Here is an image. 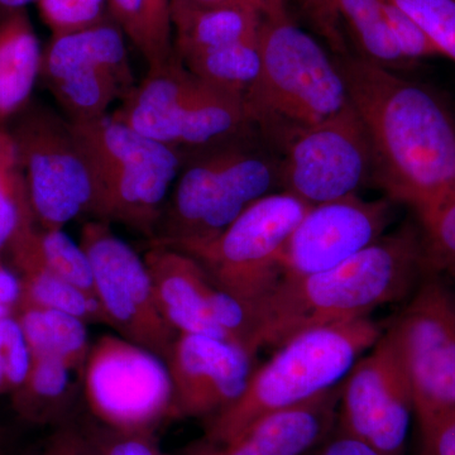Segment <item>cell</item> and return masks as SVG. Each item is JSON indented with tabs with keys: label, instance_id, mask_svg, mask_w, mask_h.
Instances as JSON below:
<instances>
[{
	"label": "cell",
	"instance_id": "1",
	"mask_svg": "<svg viewBox=\"0 0 455 455\" xmlns=\"http://www.w3.org/2000/svg\"><path fill=\"white\" fill-rule=\"evenodd\" d=\"M372 156V182L395 204L429 218L447 196L455 112L438 92L361 56L335 59Z\"/></svg>",
	"mask_w": 455,
	"mask_h": 455
},
{
	"label": "cell",
	"instance_id": "2",
	"mask_svg": "<svg viewBox=\"0 0 455 455\" xmlns=\"http://www.w3.org/2000/svg\"><path fill=\"white\" fill-rule=\"evenodd\" d=\"M427 274L420 226L409 221L333 268L283 278L265 300L251 307L254 352L405 300Z\"/></svg>",
	"mask_w": 455,
	"mask_h": 455
},
{
	"label": "cell",
	"instance_id": "3",
	"mask_svg": "<svg viewBox=\"0 0 455 455\" xmlns=\"http://www.w3.org/2000/svg\"><path fill=\"white\" fill-rule=\"evenodd\" d=\"M185 154L152 243L179 251L205 243L280 191V154L256 128Z\"/></svg>",
	"mask_w": 455,
	"mask_h": 455
},
{
	"label": "cell",
	"instance_id": "4",
	"mask_svg": "<svg viewBox=\"0 0 455 455\" xmlns=\"http://www.w3.org/2000/svg\"><path fill=\"white\" fill-rule=\"evenodd\" d=\"M383 331L370 317H362L293 335L254 370L235 403L204 420L203 438L224 442L260 418L301 405L337 387Z\"/></svg>",
	"mask_w": 455,
	"mask_h": 455
},
{
	"label": "cell",
	"instance_id": "5",
	"mask_svg": "<svg viewBox=\"0 0 455 455\" xmlns=\"http://www.w3.org/2000/svg\"><path fill=\"white\" fill-rule=\"evenodd\" d=\"M259 77L244 95L248 118L266 140L281 131L325 121L348 107L335 60L296 25L284 2L263 13Z\"/></svg>",
	"mask_w": 455,
	"mask_h": 455
},
{
	"label": "cell",
	"instance_id": "6",
	"mask_svg": "<svg viewBox=\"0 0 455 455\" xmlns=\"http://www.w3.org/2000/svg\"><path fill=\"white\" fill-rule=\"evenodd\" d=\"M71 125L94 179L92 220L122 224L154 241L187 154L112 114Z\"/></svg>",
	"mask_w": 455,
	"mask_h": 455
},
{
	"label": "cell",
	"instance_id": "7",
	"mask_svg": "<svg viewBox=\"0 0 455 455\" xmlns=\"http://www.w3.org/2000/svg\"><path fill=\"white\" fill-rule=\"evenodd\" d=\"M112 116L143 136L182 152L254 128L243 99L202 82L176 55L166 64L149 68Z\"/></svg>",
	"mask_w": 455,
	"mask_h": 455
},
{
	"label": "cell",
	"instance_id": "8",
	"mask_svg": "<svg viewBox=\"0 0 455 455\" xmlns=\"http://www.w3.org/2000/svg\"><path fill=\"white\" fill-rule=\"evenodd\" d=\"M310 208L276 191L252 204L220 235L181 252L196 259L215 286L254 307L283 280L284 245Z\"/></svg>",
	"mask_w": 455,
	"mask_h": 455
},
{
	"label": "cell",
	"instance_id": "9",
	"mask_svg": "<svg viewBox=\"0 0 455 455\" xmlns=\"http://www.w3.org/2000/svg\"><path fill=\"white\" fill-rule=\"evenodd\" d=\"M12 122L8 132L42 229H64L83 215L92 217L94 179L70 121L29 104Z\"/></svg>",
	"mask_w": 455,
	"mask_h": 455
},
{
	"label": "cell",
	"instance_id": "10",
	"mask_svg": "<svg viewBox=\"0 0 455 455\" xmlns=\"http://www.w3.org/2000/svg\"><path fill=\"white\" fill-rule=\"evenodd\" d=\"M267 142L280 154V191L311 206L355 196L372 181L370 142L350 104L316 124L281 131Z\"/></svg>",
	"mask_w": 455,
	"mask_h": 455
},
{
	"label": "cell",
	"instance_id": "11",
	"mask_svg": "<svg viewBox=\"0 0 455 455\" xmlns=\"http://www.w3.org/2000/svg\"><path fill=\"white\" fill-rule=\"evenodd\" d=\"M84 403L100 423L125 430H157L173 420L166 362L121 335H103L90 347Z\"/></svg>",
	"mask_w": 455,
	"mask_h": 455
},
{
	"label": "cell",
	"instance_id": "12",
	"mask_svg": "<svg viewBox=\"0 0 455 455\" xmlns=\"http://www.w3.org/2000/svg\"><path fill=\"white\" fill-rule=\"evenodd\" d=\"M125 37L113 18L51 37L42 52L40 77L68 121L107 116L114 101L123 100L136 86Z\"/></svg>",
	"mask_w": 455,
	"mask_h": 455
},
{
	"label": "cell",
	"instance_id": "13",
	"mask_svg": "<svg viewBox=\"0 0 455 455\" xmlns=\"http://www.w3.org/2000/svg\"><path fill=\"white\" fill-rule=\"evenodd\" d=\"M411 383L419 425L455 410V286L427 274L387 328Z\"/></svg>",
	"mask_w": 455,
	"mask_h": 455
},
{
	"label": "cell",
	"instance_id": "14",
	"mask_svg": "<svg viewBox=\"0 0 455 455\" xmlns=\"http://www.w3.org/2000/svg\"><path fill=\"white\" fill-rule=\"evenodd\" d=\"M79 243L92 266L106 324L167 362L179 333L161 314L145 259L103 220L84 224Z\"/></svg>",
	"mask_w": 455,
	"mask_h": 455
},
{
	"label": "cell",
	"instance_id": "15",
	"mask_svg": "<svg viewBox=\"0 0 455 455\" xmlns=\"http://www.w3.org/2000/svg\"><path fill=\"white\" fill-rule=\"evenodd\" d=\"M412 415L411 383L394 338L383 331L340 386V433L383 455H405Z\"/></svg>",
	"mask_w": 455,
	"mask_h": 455
},
{
	"label": "cell",
	"instance_id": "16",
	"mask_svg": "<svg viewBox=\"0 0 455 455\" xmlns=\"http://www.w3.org/2000/svg\"><path fill=\"white\" fill-rule=\"evenodd\" d=\"M394 205L355 194L311 206L284 245L283 278L326 271L370 247L387 232Z\"/></svg>",
	"mask_w": 455,
	"mask_h": 455
},
{
	"label": "cell",
	"instance_id": "17",
	"mask_svg": "<svg viewBox=\"0 0 455 455\" xmlns=\"http://www.w3.org/2000/svg\"><path fill=\"white\" fill-rule=\"evenodd\" d=\"M254 355L233 341L179 334L166 364L173 420L206 419L235 403L254 372Z\"/></svg>",
	"mask_w": 455,
	"mask_h": 455
},
{
	"label": "cell",
	"instance_id": "18",
	"mask_svg": "<svg viewBox=\"0 0 455 455\" xmlns=\"http://www.w3.org/2000/svg\"><path fill=\"white\" fill-rule=\"evenodd\" d=\"M340 385L301 405L260 418L224 442L203 436L176 455H307L333 435L338 424Z\"/></svg>",
	"mask_w": 455,
	"mask_h": 455
},
{
	"label": "cell",
	"instance_id": "19",
	"mask_svg": "<svg viewBox=\"0 0 455 455\" xmlns=\"http://www.w3.org/2000/svg\"><path fill=\"white\" fill-rule=\"evenodd\" d=\"M156 301L166 322L179 334H202L228 340L212 319V283L193 257L167 245L152 243L145 256Z\"/></svg>",
	"mask_w": 455,
	"mask_h": 455
},
{
	"label": "cell",
	"instance_id": "20",
	"mask_svg": "<svg viewBox=\"0 0 455 455\" xmlns=\"http://www.w3.org/2000/svg\"><path fill=\"white\" fill-rule=\"evenodd\" d=\"M31 358L25 382L11 394L17 420L50 429L76 420L83 414L84 371L61 359Z\"/></svg>",
	"mask_w": 455,
	"mask_h": 455
},
{
	"label": "cell",
	"instance_id": "21",
	"mask_svg": "<svg viewBox=\"0 0 455 455\" xmlns=\"http://www.w3.org/2000/svg\"><path fill=\"white\" fill-rule=\"evenodd\" d=\"M263 13L251 3L171 7L173 52L182 59L257 37Z\"/></svg>",
	"mask_w": 455,
	"mask_h": 455
},
{
	"label": "cell",
	"instance_id": "22",
	"mask_svg": "<svg viewBox=\"0 0 455 455\" xmlns=\"http://www.w3.org/2000/svg\"><path fill=\"white\" fill-rule=\"evenodd\" d=\"M42 52L26 9L0 16V127L31 104L41 76Z\"/></svg>",
	"mask_w": 455,
	"mask_h": 455
},
{
	"label": "cell",
	"instance_id": "23",
	"mask_svg": "<svg viewBox=\"0 0 455 455\" xmlns=\"http://www.w3.org/2000/svg\"><path fill=\"white\" fill-rule=\"evenodd\" d=\"M33 228L35 224L26 228L7 251L16 266L22 287L18 310L44 307L64 311L79 317L88 325L106 324V317L95 296L77 289L42 265L31 243Z\"/></svg>",
	"mask_w": 455,
	"mask_h": 455
},
{
	"label": "cell",
	"instance_id": "24",
	"mask_svg": "<svg viewBox=\"0 0 455 455\" xmlns=\"http://www.w3.org/2000/svg\"><path fill=\"white\" fill-rule=\"evenodd\" d=\"M16 317L31 357L61 359L77 370H85L92 347L85 322L64 311L44 307H22Z\"/></svg>",
	"mask_w": 455,
	"mask_h": 455
},
{
	"label": "cell",
	"instance_id": "25",
	"mask_svg": "<svg viewBox=\"0 0 455 455\" xmlns=\"http://www.w3.org/2000/svg\"><path fill=\"white\" fill-rule=\"evenodd\" d=\"M179 60L191 74L212 88L244 99L259 74V36Z\"/></svg>",
	"mask_w": 455,
	"mask_h": 455
},
{
	"label": "cell",
	"instance_id": "26",
	"mask_svg": "<svg viewBox=\"0 0 455 455\" xmlns=\"http://www.w3.org/2000/svg\"><path fill=\"white\" fill-rule=\"evenodd\" d=\"M348 26L361 57L395 70L410 65L383 17L382 0H329Z\"/></svg>",
	"mask_w": 455,
	"mask_h": 455
},
{
	"label": "cell",
	"instance_id": "27",
	"mask_svg": "<svg viewBox=\"0 0 455 455\" xmlns=\"http://www.w3.org/2000/svg\"><path fill=\"white\" fill-rule=\"evenodd\" d=\"M31 243L44 267L77 289L95 296L88 256L82 245L66 235L64 229L38 230L33 228Z\"/></svg>",
	"mask_w": 455,
	"mask_h": 455
},
{
	"label": "cell",
	"instance_id": "28",
	"mask_svg": "<svg viewBox=\"0 0 455 455\" xmlns=\"http://www.w3.org/2000/svg\"><path fill=\"white\" fill-rule=\"evenodd\" d=\"M35 221L20 164L0 170V260L14 239Z\"/></svg>",
	"mask_w": 455,
	"mask_h": 455
},
{
	"label": "cell",
	"instance_id": "29",
	"mask_svg": "<svg viewBox=\"0 0 455 455\" xmlns=\"http://www.w3.org/2000/svg\"><path fill=\"white\" fill-rule=\"evenodd\" d=\"M418 223L427 274L439 275L455 286V199Z\"/></svg>",
	"mask_w": 455,
	"mask_h": 455
},
{
	"label": "cell",
	"instance_id": "30",
	"mask_svg": "<svg viewBox=\"0 0 455 455\" xmlns=\"http://www.w3.org/2000/svg\"><path fill=\"white\" fill-rule=\"evenodd\" d=\"M109 7L113 20L145 57L148 68L166 64L175 56L158 41L148 0H109Z\"/></svg>",
	"mask_w": 455,
	"mask_h": 455
},
{
	"label": "cell",
	"instance_id": "31",
	"mask_svg": "<svg viewBox=\"0 0 455 455\" xmlns=\"http://www.w3.org/2000/svg\"><path fill=\"white\" fill-rule=\"evenodd\" d=\"M79 424L99 455H170L161 447L155 430L116 429L89 412L80 415Z\"/></svg>",
	"mask_w": 455,
	"mask_h": 455
},
{
	"label": "cell",
	"instance_id": "32",
	"mask_svg": "<svg viewBox=\"0 0 455 455\" xmlns=\"http://www.w3.org/2000/svg\"><path fill=\"white\" fill-rule=\"evenodd\" d=\"M423 29L440 55L455 61V0H392Z\"/></svg>",
	"mask_w": 455,
	"mask_h": 455
},
{
	"label": "cell",
	"instance_id": "33",
	"mask_svg": "<svg viewBox=\"0 0 455 455\" xmlns=\"http://www.w3.org/2000/svg\"><path fill=\"white\" fill-rule=\"evenodd\" d=\"M36 3L52 36L83 31L113 18L109 0H37Z\"/></svg>",
	"mask_w": 455,
	"mask_h": 455
},
{
	"label": "cell",
	"instance_id": "34",
	"mask_svg": "<svg viewBox=\"0 0 455 455\" xmlns=\"http://www.w3.org/2000/svg\"><path fill=\"white\" fill-rule=\"evenodd\" d=\"M31 352L16 316L0 319V396L17 390L31 367Z\"/></svg>",
	"mask_w": 455,
	"mask_h": 455
},
{
	"label": "cell",
	"instance_id": "35",
	"mask_svg": "<svg viewBox=\"0 0 455 455\" xmlns=\"http://www.w3.org/2000/svg\"><path fill=\"white\" fill-rule=\"evenodd\" d=\"M383 17L401 55L410 64L421 59L442 56L414 20L392 0H382Z\"/></svg>",
	"mask_w": 455,
	"mask_h": 455
},
{
	"label": "cell",
	"instance_id": "36",
	"mask_svg": "<svg viewBox=\"0 0 455 455\" xmlns=\"http://www.w3.org/2000/svg\"><path fill=\"white\" fill-rule=\"evenodd\" d=\"M79 418L51 429L49 435L33 447L31 455H99L80 427Z\"/></svg>",
	"mask_w": 455,
	"mask_h": 455
},
{
	"label": "cell",
	"instance_id": "37",
	"mask_svg": "<svg viewBox=\"0 0 455 455\" xmlns=\"http://www.w3.org/2000/svg\"><path fill=\"white\" fill-rule=\"evenodd\" d=\"M420 455H455V410L419 425Z\"/></svg>",
	"mask_w": 455,
	"mask_h": 455
},
{
	"label": "cell",
	"instance_id": "38",
	"mask_svg": "<svg viewBox=\"0 0 455 455\" xmlns=\"http://www.w3.org/2000/svg\"><path fill=\"white\" fill-rule=\"evenodd\" d=\"M313 453V451H311ZM307 455H383L370 445L338 431L325 440L314 454Z\"/></svg>",
	"mask_w": 455,
	"mask_h": 455
},
{
	"label": "cell",
	"instance_id": "39",
	"mask_svg": "<svg viewBox=\"0 0 455 455\" xmlns=\"http://www.w3.org/2000/svg\"><path fill=\"white\" fill-rule=\"evenodd\" d=\"M23 427L17 419L14 423L0 420V455H31L35 445L26 444Z\"/></svg>",
	"mask_w": 455,
	"mask_h": 455
},
{
	"label": "cell",
	"instance_id": "40",
	"mask_svg": "<svg viewBox=\"0 0 455 455\" xmlns=\"http://www.w3.org/2000/svg\"><path fill=\"white\" fill-rule=\"evenodd\" d=\"M171 0H148L152 23L161 44L173 53L172 23L170 14Z\"/></svg>",
	"mask_w": 455,
	"mask_h": 455
},
{
	"label": "cell",
	"instance_id": "41",
	"mask_svg": "<svg viewBox=\"0 0 455 455\" xmlns=\"http://www.w3.org/2000/svg\"><path fill=\"white\" fill-rule=\"evenodd\" d=\"M283 0H171V7H208V5L226 4V3H251L259 5L263 11H267L272 5L278 4Z\"/></svg>",
	"mask_w": 455,
	"mask_h": 455
},
{
	"label": "cell",
	"instance_id": "42",
	"mask_svg": "<svg viewBox=\"0 0 455 455\" xmlns=\"http://www.w3.org/2000/svg\"><path fill=\"white\" fill-rule=\"evenodd\" d=\"M18 164L16 146L7 128L0 127V170Z\"/></svg>",
	"mask_w": 455,
	"mask_h": 455
},
{
	"label": "cell",
	"instance_id": "43",
	"mask_svg": "<svg viewBox=\"0 0 455 455\" xmlns=\"http://www.w3.org/2000/svg\"><path fill=\"white\" fill-rule=\"evenodd\" d=\"M37 2V0H0V16L8 12L25 9L29 3Z\"/></svg>",
	"mask_w": 455,
	"mask_h": 455
},
{
	"label": "cell",
	"instance_id": "44",
	"mask_svg": "<svg viewBox=\"0 0 455 455\" xmlns=\"http://www.w3.org/2000/svg\"><path fill=\"white\" fill-rule=\"evenodd\" d=\"M454 199H455V163H454V169H453V176H451V185H449L447 196H445L444 200H443L442 205H440L438 209L442 208L443 205H445V204L451 202V200H454ZM438 209H436V211H438ZM434 212H433V214H434Z\"/></svg>",
	"mask_w": 455,
	"mask_h": 455
}]
</instances>
